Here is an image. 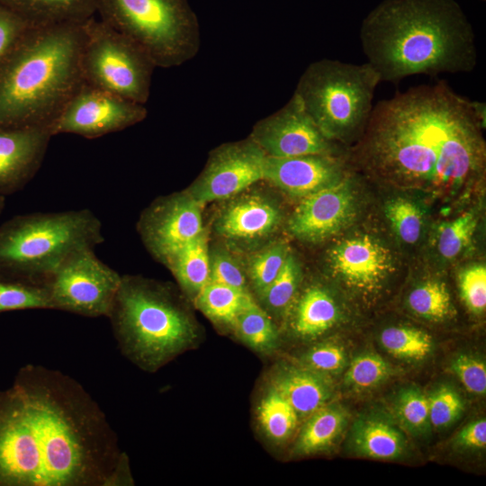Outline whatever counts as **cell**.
Wrapping results in <instances>:
<instances>
[{"label":"cell","instance_id":"cell-1","mask_svg":"<svg viewBox=\"0 0 486 486\" xmlns=\"http://www.w3.org/2000/svg\"><path fill=\"white\" fill-rule=\"evenodd\" d=\"M132 484L104 412L75 379L28 364L0 391V486Z\"/></svg>","mask_w":486,"mask_h":486},{"label":"cell","instance_id":"cell-2","mask_svg":"<svg viewBox=\"0 0 486 486\" xmlns=\"http://www.w3.org/2000/svg\"><path fill=\"white\" fill-rule=\"evenodd\" d=\"M484 103L445 80L398 92L374 104L358 155L372 173L430 191H454L484 166Z\"/></svg>","mask_w":486,"mask_h":486},{"label":"cell","instance_id":"cell-3","mask_svg":"<svg viewBox=\"0 0 486 486\" xmlns=\"http://www.w3.org/2000/svg\"><path fill=\"white\" fill-rule=\"evenodd\" d=\"M359 38L381 82L477 65L475 33L455 0H382L362 21Z\"/></svg>","mask_w":486,"mask_h":486},{"label":"cell","instance_id":"cell-4","mask_svg":"<svg viewBox=\"0 0 486 486\" xmlns=\"http://www.w3.org/2000/svg\"><path fill=\"white\" fill-rule=\"evenodd\" d=\"M83 23L31 27L0 65V126H48L83 84Z\"/></svg>","mask_w":486,"mask_h":486},{"label":"cell","instance_id":"cell-5","mask_svg":"<svg viewBox=\"0 0 486 486\" xmlns=\"http://www.w3.org/2000/svg\"><path fill=\"white\" fill-rule=\"evenodd\" d=\"M122 353L154 372L187 349L196 338L191 318L166 285L122 275L107 317Z\"/></svg>","mask_w":486,"mask_h":486},{"label":"cell","instance_id":"cell-6","mask_svg":"<svg viewBox=\"0 0 486 486\" xmlns=\"http://www.w3.org/2000/svg\"><path fill=\"white\" fill-rule=\"evenodd\" d=\"M104 240L88 209L14 216L0 225V278L47 285L68 256Z\"/></svg>","mask_w":486,"mask_h":486},{"label":"cell","instance_id":"cell-7","mask_svg":"<svg viewBox=\"0 0 486 486\" xmlns=\"http://www.w3.org/2000/svg\"><path fill=\"white\" fill-rule=\"evenodd\" d=\"M379 83L367 62L322 58L306 68L293 94L328 140L347 141L363 136Z\"/></svg>","mask_w":486,"mask_h":486},{"label":"cell","instance_id":"cell-8","mask_svg":"<svg viewBox=\"0 0 486 486\" xmlns=\"http://www.w3.org/2000/svg\"><path fill=\"white\" fill-rule=\"evenodd\" d=\"M95 13L156 67L181 66L200 50V23L188 0H96Z\"/></svg>","mask_w":486,"mask_h":486},{"label":"cell","instance_id":"cell-9","mask_svg":"<svg viewBox=\"0 0 486 486\" xmlns=\"http://www.w3.org/2000/svg\"><path fill=\"white\" fill-rule=\"evenodd\" d=\"M83 82L145 104L155 64L131 40L94 16L83 23Z\"/></svg>","mask_w":486,"mask_h":486},{"label":"cell","instance_id":"cell-10","mask_svg":"<svg viewBox=\"0 0 486 486\" xmlns=\"http://www.w3.org/2000/svg\"><path fill=\"white\" fill-rule=\"evenodd\" d=\"M94 248L68 256L47 284L51 310L97 318L108 317L122 275L102 262Z\"/></svg>","mask_w":486,"mask_h":486},{"label":"cell","instance_id":"cell-11","mask_svg":"<svg viewBox=\"0 0 486 486\" xmlns=\"http://www.w3.org/2000/svg\"><path fill=\"white\" fill-rule=\"evenodd\" d=\"M147 114L145 104L83 82L50 128L53 136L69 133L94 139L139 123Z\"/></svg>","mask_w":486,"mask_h":486},{"label":"cell","instance_id":"cell-12","mask_svg":"<svg viewBox=\"0 0 486 486\" xmlns=\"http://www.w3.org/2000/svg\"><path fill=\"white\" fill-rule=\"evenodd\" d=\"M266 155L248 139L213 149L187 193L202 204L235 197L264 180Z\"/></svg>","mask_w":486,"mask_h":486},{"label":"cell","instance_id":"cell-13","mask_svg":"<svg viewBox=\"0 0 486 486\" xmlns=\"http://www.w3.org/2000/svg\"><path fill=\"white\" fill-rule=\"evenodd\" d=\"M202 206L187 192L155 201L139 221L140 234L148 251L166 264L205 230Z\"/></svg>","mask_w":486,"mask_h":486},{"label":"cell","instance_id":"cell-14","mask_svg":"<svg viewBox=\"0 0 486 486\" xmlns=\"http://www.w3.org/2000/svg\"><path fill=\"white\" fill-rule=\"evenodd\" d=\"M249 138L267 157L335 154L333 141L321 132L294 94L281 109L258 121Z\"/></svg>","mask_w":486,"mask_h":486},{"label":"cell","instance_id":"cell-15","mask_svg":"<svg viewBox=\"0 0 486 486\" xmlns=\"http://www.w3.org/2000/svg\"><path fill=\"white\" fill-rule=\"evenodd\" d=\"M302 199L288 221L290 232L301 240L326 239L343 229L355 213V197L346 176Z\"/></svg>","mask_w":486,"mask_h":486},{"label":"cell","instance_id":"cell-16","mask_svg":"<svg viewBox=\"0 0 486 486\" xmlns=\"http://www.w3.org/2000/svg\"><path fill=\"white\" fill-rule=\"evenodd\" d=\"M48 126H0V194L22 189L39 170L50 138Z\"/></svg>","mask_w":486,"mask_h":486},{"label":"cell","instance_id":"cell-17","mask_svg":"<svg viewBox=\"0 0 486 486\" xmlns=\"http://www.w3.org/2000/svg\"><path fill=\"white\" fill-rule=\"evenodd\" d=\"M346 176L344 163L335 154L266 156L264 180L291 196L304 198Z\"/></svg>","mask_w":486,"mask_h":486},{"label":"cell","instance_id":"cell-18","mask_svg":"<svg viewBox=\"0 0 486 486\" xmlns=\"http://www.w3.org/2000/svg\"><path fill=\"white\" fill-rule=\"evenodd\" d=\"M330 266L348 286L374 292L392 271L390 250L368 235L344 239L329 253Z\"/></svg>","mask_w":486,"mask_h":486},{"label":"cell","instance_id":"cell-19","mask_svg":"<svg viewBox=\"0 0 486 486\" xmlns=\"http://www.w3.org/2000/svg\"><path fill=\"white\" fill-rule=\"evenodd\" d=\"M281 219L280 209L270 198L259 194H246L234 198L220 211L214 227L225 239L248 244L274 233Z\"/></svg>","mask_w":486,"mask_h":486},{"label":"cell","instance_id":"cell-20","mask_svg":"<svg viewBox=\"0 0 486 486\" xmlns=\"http://www.w3.org/2000/svg\"><path fill=\"white\" fill-rule=\"evenodd\" d=\"M273 386L300 417H309L328 403L334 388L328 375L305 366H282L272 377Z\"/></svg>","mask_w":486,"mask_h":486},{"label":"cell","instance_id":"cell-21","mask_svg":"<svg viewBox=\"0 0 486 486\" xmlns=\"http://www.w3.org/2000/svg\"><path fill=\"white\" fill-rule=\"evenodd\" d=\"M32 27L81 23L93 17L96 0H0Z\"/></svg>","mask_w":486,"mask_h":486},{"label":"cell","instance_id":"cell-22","mask_svg":"<svg viewBox=\"0 0 486 486\" xmlns=\"http://www.w3.org/2000/svg\"><path fill=\"white\" fill-rule=\"evenodd\" d=\"M352 444L356 452L374 459H395L407 447L404 436L389 422L364 418L358 419L352 429Z\"/></svg>","mask_w":486,"mask_h":486},{"label":"cell","instance_id":"cell-23","mask_svg":"<svg viewBox=\"0 0 486 486\" xmlns=\"http://www.w3.org/2000/svg\"><path fill=\"white\" fill-rule=\"evenodd\" d=\"M348 416L340 406L326 404L309 416L294 445V453L309 455L329 449L347 425Z\"/></svg>","mask_w":486,"mask_h":486},{"label":"cell","instance_id":"cell-24","mask_svg":"<svg viewBox=\"0 0 486 486\" xmlns=\"http://www.w3.org/2000/svg\"><path fill=\"white\" fill-rule=\"evenodd\" d=\"M339 316L338 306L329 292L311 286L305 290L297 303L292 328L301 338H316L333 328Z\"/></svg>","mask_w":486,"mask_h":486},{"label":"cell","instance_id":"cell-25","mask_svg":"<svg viewBox=\"0 0 486 486\" xmlns=\"http://www.w3.org/2000/svg\"><path fill=\"white\" fill-rule=\"evenodd\" d=\"M165 265L174 274L183 290L195 297L211 276L207 231L204 230L181 248Z\"/></svg>","mask_w":486,"mask_h":486},{"label":"cell","instance_id":"cell-26","mask_svg":"<svg viewBox=\"0 0 486 486\" xmlns=\"http://www.w3.org/2000/svg\"><path fill=\"white\" fill-rule=\"evenodd\" d=\"M253 299L243 292L217 282L209 281L194 297L197 308L212 320L230 326Z\"/></svg>","mask_w":486,"mask_h":486},{"label":"cell","instance_id":"cell-27","mask_svg":"<svg viewBox=\"0 0 486 486\" xmlns=\"http://www.w3.org/2000/svg\"><path fill=\"white\" fill-rule=\"evenodd\" d=\"M257 420L266 436L280 444L293 434L299 416L292 405L271 386L259 401Z\"/></svg>","mask_w":486,"mask_h":486},{"label":"cell","instance_id":"cell-28","mask_svg":"<svg viewBox=\"0 0 486 486\" xmlns=\"http://www.w3.org/2000/svg\"><path fill=\"white\" fill-rule=\"evenodd\" d=\"M232 328L246 345L257 352L266 354L277 346L276 328L254 299L238 315Z\"/></svg>","mask_w":486,"mask_h":486},{"label":"cell","instance_id":"cell-29","mask_svg":"<svg viewBox=\"0 0 486 486\" xmlns=\"http://www.w3.org/2000/svg\"><path fill=\"white\" fill-rule=\"evenodd\" d=\"M380 341L392 356L410 361L426 358L433 349L432 338L428 333L405 326L384 328L380 335Z\"/></svg>","mask_w":486,"mask_h":486},{"label":"cell","instance_id":"cell-30","mask_svg":"<svg viewBox=\"0 0 486 486\" xmlns=\"http://www.w3.org/2000/svg\"><path fill=\"white\" fill-rule=\"evenodd\" d=\"M38 309L51 310L47 285L0 278V313Z\"/></svg>","mask_w":486,"mask_h":486},{"label":"cell","instance_id":"cell-31","mask_svg":"<svg viewBox=\"0 0 486 486\" xmlns=\"http://www.w3.org/2000/svg\"><path fill=\"white\" fill-rule=\"evenodd\" d=\"M408 304L414 313L431 320H445L454 311L449 292L439 281L418 285L410 292Z\"/></svg>","mask_w":486,"mask_h":486},{"label":"cell","instance_id":"cell-32","mask_svg":"<svg viewBox=\"0 0 486 486\" xmlns=\"http://www.w3.org/2000/svg\"><path fill=\"white\" fill-rule=\"evenodd\" d=\"M289 253L285 243L275 242L261 249L251 257L248 267V274L258 296L276 278Z\"/></svg>","mask_w":486,"mask_h":486},{"label":"cell","instance_id":"cell-33","mask_svg":"<svg viewBox=\"0 0 486 486\" xmlns=\"http://www.w3.org/2000/svg\"><path fill=\"white\" fill-rule=\"evenodd\" d=\"M301 279V269L293 255L289 253L283 268L259 296L264 306L274 313H281L291 304Z\"/></svg>","mask_w":486,"mask_h":486},{"label":"cell","instance_id":"cell-34","mask_svg":"<svg viewBox=\"0 0 486 486\" xmlns=\"http://www.w3.org/2000/svg\"><path fill=\"white\" fill-rule=\"evenodd\" d=\"M384 213L393 231L407 244H414L420 237L423 226V213L413 201L397 197L389 201Z\"/></svg>","mask_w":486,"mask_h":486},{"label":"cell","instance_id":"cell-35","mask_svg":"<svg viewBox=\"0 0 486 486\" xmlns=\"http://www.w3.org/2000/svg\"><path fill=\"white\" fill-rule=\"evenodd\" d=\"M393 369L382 356L374 353L357 356L350 364L345 383L356 390L374 388L387 380Z\"/></svg>","mask_w":486,"mask_h":486},{"label":"cell","instance_id":"cell-36","mask_svg":"<svg viewBox=\"0 0 486 486\" xmlns=\"http://www.w3.org/2000/svg\"><path fill=\"white\" fill-rule=\"evenodd\" d=\"M394 410L398 421L413 434H423L430 427L428 397L418 388L409 387L397 396Z\"/></svg>","mask_w":486,"mask_h":486},{"label":"cell","instance_id":"cell-37","mask_svg":"<svg viewBox=\"0 0 486 486\" xmlns=\"http://www.w3.org/2000/svg\"><path fill=\"white\" fill-rule=\"evenodd\" d=\"M476 226V215L469 212L443 223L437 235L439 254L446 259L455 258L470 244Z\"/></svg>","mask_w":486,"mask_h":486},{"label":"cell","instance_id":"cell-38","mask_svg":"<svg viewBox=\"0 0 486 486\" xmlns=\"http://www.w3.org/2000/svg\"><path fill=\"white\" fill-rule=\"evenodd\" d=\"M430 425L436 428L449 427L462 416L464 404L453 388L443 386L428 397Z\"/></svg>","mask_w":486,"mask_h":486},{"label":"cell","instance_id":"cell-39","mask_svg":"<svg viewBox=\"0 0 486 486\" xmlns=\"http://www.w3.org/2000/svg\"><path fill=\"white\" fill-rule=\"evenodd\" d=\"M461 297L466 307L474 314H481L486 308V267L482 264L463 269L458 275Z\"/></svg>","mask_w":486,"mask_h":486},{"label":"cell","instance_id":"cell-40","mask_svg":"<svg viewBox=\"0 0 486 486\" xmlns=\"http://www.w3.org/2000/svg\"><path fill=\"white\" fill-rule=\"evenodd\" d=\"M210 281L248 292L246 274L230 252L222 248L213 249L210 254Z\"/></svg>","mask_w":486,"mask_h":486},{"label":"cell","instance_id":"cell-41","mask_svg":"<svg viewBox=\"0 0 486 486\" xmlns=\"http://www.w3.org/2000/svg\"><path fill=\"white\" fill-rule=\"evenodd\" d=\"M346 362L344 349L329 342L311 347L302 358L303 366L326 375L340 373Z\"/></svg>","mask_w":486,"mask_h":486},{"label":"cell","instance_id":"cell-42","mask_svg":"<svg viewBox=\"0 0 486 486\" xmlns=\"http://www.w3.org/2000/svg\"><path fill=\"white\" fill-rule=\"evenodd\" d=\"M451 369L468 392L478 395L485 394L486 365L483 361L463 354L453 360Z\"/></svg>","mask_w":486,"mask_h":486},{"label":"cell","instance_id":"cell-43","mask_svg":"<svg viewBox=\"0 0 486 486\" xmlns=\"http://www.w3.org/2000/svg\"><path fill=\"white\" fill-rule=\"evenodd\" d=\"M32 26L0 4V65Z\"/></svg>","mask_w":486,"mask_h":486},{"label":"cell","instance_id":"cell-44","mask_svg":"<svg viewBox=\"0 0 486 486\" xmlns=\"http://www.w3.org/2000/svg\"><path fill=\"white\" fill-rule=\"evenodd\" d=\"M456 443L464 448L480 449L486 446V420L481 418L469 423L457 435Z\"/></svg>","mask_w":486,"mask_h":486},{"label":"cell","instance_id":"cell-45","mask_svg":"<svg viewBox=\"0 0 486 486\" xmlns=\"http://www.w3.org/2000/svg\"><path fill=\"white\" fill-rule=\"evenodd\" d=\"M5 197L0 194V214L4 208Z\"/></svg>","mask_w":486,"mask_h":486},{"label":"cell","instance_id":"cell-46","mask_svg":"<svg viewBox=\"0 0 486 486\" xmlns=\"http://www.w3.org/2000/svg\"><path fill=\"white\" fill-rule=\"evenodd\" d=\"M483 1H485V0H483Z\"/></svg>","mask_w":486,"mask_h":486}]
</instances>
